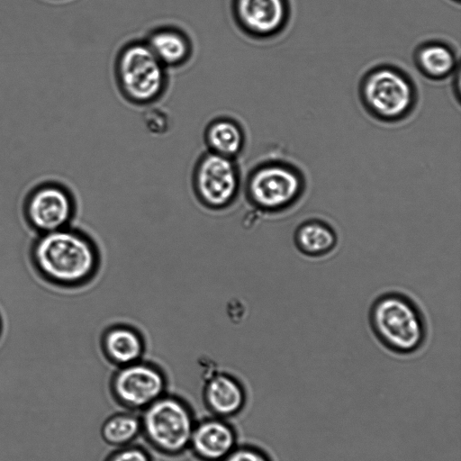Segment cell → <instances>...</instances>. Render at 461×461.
Wrapping results in <instances>:
<instances>
[{"label": "cell", "mask_w": 461, "mask_h": 461, "mask_svg": "<svg viewBox=\"0 0 461 461\" xmlns=\"http://www.w3.org/2000/svg\"><path fill=\"white\" fill-rule=\"evenodd\" d=\"M76 209L71 193L58 184L37 186L27 195L22 207L27 226L36 234L68 227Z\"/></svg>", "instance_id": "ba28073f"}, {"label": "cell", "mask_w": 461, "mask_h": 461, "mask_svg": "<svg viewBox=\"0 0 461 461\" xmlns=\"http://www.w3.org/2000/svg\"><path fill=\"white\" fill-rule=\"evenodd\" d=\"M115 75L121 92L132 104L153 103L166 89V68L143 40L131 41L121 49Z\"/></svg>", "instance_id": "5b68a950"}, {"label": "cell", "mask_w": 461, "mask_h": 461, "mask_svg": "<svg viewBox=\"0 0 461 461\" xmlns=\"http://www.w3.org/2000/svg\"><path fill=\"white\" fill-rule=\"evenodd\" d=\"M248 400L246 387L235 375L218 370L205 374L202 401L210 415L230 420L240 414Z\"/></svg>", "instance_id": "8fae6325"}, {"label": "cell", "mask_w": 461, "mask_h": 461, "mask_svg": "<svg viewBox=\"0 0 461 461\" xmlns=\"http://www.w3.org/2000/svg\"><path fill=\"white\" fill-rule=\"evenodd\" d=\"M370 323L382 344L397 354L413 353L426 339L422 313L409 297L399 293L384 294L375 301Z\"/></svg>", "instance_id": "3957f363"}, {"label": "cell", "mask_w": 461, "mask_h": 461, "mask_svg": "<svg viewBox=\"0 0 461 461\" xmlns=\"http://www.w3.org/2000/svg\"><path fill=\"white\" fill-rule=\"evenodd\" d=\"M221 461H273L262 447L251 444H238Z\"/></svg>", "instance_id": "ffe728a7"}, {"label": "cell", "mask_w": 461, "mask_h": 461, "mask_svg": "<svg viewBox=\"0 0 461 461\" xmlns=\"http://www.w3.org/2000/svg\"><path fill=\"white\" fill-rule=\"evenodd\" d=\"M238 444V433L231 422L210 415L196 420L188 451L198 461H221Z\"/></svg>", "instance_id": "30bf717a"}, {"label": "cell", "mask_w": 461, "mask_h": 461, "mask_svg": "<svg viewBox=\"0 0 461 461\" xmlns=\"http://www.w3.org/2000/svg\"><path fill=\"white\" fill-rule=\"evenodd\" d=\"M305 179L302 171L285 161H267L249 174L246 190L259 210L278 212L293 206L303 195Z\"/></svg>", "instance_id": "8992f818"}, {"label": "cell", "mask_w": 461, "mask_h": 461, "mask_svg": "<svg viewBox=\"0 0 461 461\" xmlns=\"http://www.w3.org/2000/svg\"><path fill=\"white\" fill-rule=\"evenodd\" d=\"M140 417L141 436L154 451L167 457L188 451L197 419L184 397L167 392L141 411Z\"/></svg>", "instance_id": "7a4b0ae2"}, {"label": "cell", "mask_w": 461, "mask_h": 461, "mask_svg": "<svg viewBox=\"0 0 461 461\" xmlns=\"http://www.w3.org/2000/svg\"><path fill=\"white\" fill-rule=\"evenodd\" d=\"M1 332H2V320H1V317H0V335H1Z\"/></svg>", "instance_id": "44dd1931"}, {"label": "cell", "mask_w": 461, "mask_h": 461, "mask_svg": "<svg viewBox=\"0 0 461 461\" xmlns=\"http://www.w3.org/2000/svg\"><path fill=\"white\" fill-rule=\"evenodd\" d=\"M167 388L165 371L143 359L117 367L109 380L113 400L124 410L139 413L167 393Z\"/></svg>", "instance_id": "52a82bcc"}, {"label": "cell", "mask_w": 461, "mask_h": 461, "mask_svg": "<svg viewBox=\"0 0 461 461\" xmlns=\"http://www.w3.org/2000/svg\"><path fill=\"white\" fill-rule=\"evenodd\" d=\"M100 435L114 448L133 444L141 436L140 413L124 410L111 414L103 421Z\"/></svg>", "instance_id": "ac0fdd59"}, {"label": "cell", "mask_w": 461, "mask_h": 461, "mask_svg": "<svg viewBox=\"0 0 461 461\" xmlns=\"http://www.w3.org/2000/svg\"><path fill=\"white\" fill-rule=\"evenodd\" d=\"M359 97L375 119L395 122L405 119L417 103V90L407 73L392 65L370 69L359 84Z\"/></svg>", "instance_id": "277c9868"}, {"label": "cell", "mask_w": 461, "mask_h": 461, "mask_svg": "<svg viewBox=\"0 0 461 461\" xmlns=\"http://www.w3.org/2000/svg\"><path fill=\"white\" fill-rule=\"evenodd\" d=\"M294 243L303 254L321 257L334 249L338 237L328 223L321 220H309L296 229Z\"/></svg>", "instance_id": "e0dca14e"}, {"label": "cell", "mask_w": 461, "mask_h": 461, "mask_svg": "<svg viewBox=\"0 0 461 461\" xmlns=\"http://www.w3.org/2000/svg\"><path fill=\"white\" fill-rule=\"evenodd\" d=\"M144 41L166 68L183 65L192 54L190 40L177 28H156Z\"/></svg>", "instance_id": "5bb4252c"}, {"label": "cell", "mask_w": 461, "mask_h": 461, "mask_svg": "<svg viewBox=\"0 0 461 461\" xmlns=\"http://www.w3.org/2000/svg\"><path fill=\"white\" fill-rule=\"evenodd\" d=\"M29 258L39 276L55 287L85 285L98 268V251L82 231L66 227L37 234Z\"/></svg>", "instance_id": "6da1fadb"}, {"label": "cell", "mask_w": 461, "mask_h": 461, "mask_svg": "<svg viewBox=\"0 0 461 461\" xmlns=\"http://www.w3.org/2000/svg\"><path fill=\"white\" fill-rule=\"evenodd\" d=\"M105 358L116 367L141 360L145 345L140 334L133 328L117 325L108 329L102 338Z\"/></svg>", "instance_id": "4fadbf2b"}, {"label": "cell", "mask_w": 461, "mask_h": 461, "mask_svg": "<svg viewBox=\"0 0 461 461\" xmlns=\"http://www.w3.org/2000/svg\"><path fill=\"white\" fill-rule=\"evenodd\" d=\"M104 461H154L147 448L138 444L114 448Z\"/></svg>", "instance_id": "d6986e66"}, {"label": "cell", "mask_w": 461, "mask_h": 461, "mask_svg": "<svg viewBox=\"0 0 461 461\" xmlns=\"http://www.w3.org/2000/svg\"><path fill=\"white\" fill-rule=\"evenodd\" d=\"M414 62L419 71L432 80H442L459 68L454 50L445 42L427 41L416 49Z\"/></svg>", "instance_id": "9a60e30c"}, {"label": "cell", "mask_w": 461, "mask_h": 461, "mask_svg": "<svg viewBox=\"0 0 461 461\" xmlns=\"http://www.w3.org/2000/svg\"><path fill=\"white\" fill-rule=\"evenodd\" d=\"M204 141L208 151L235 159L244 148L245 134L235 120L219 117L206 126Z\"/></svg>", "instance_id": "2e32d148"}, {"label": "cell", "mask_w": 461, "mask_h": 461, "mask_svg": "<svg viewBox=\"0 0 461 461\" xmlns=\"http://www.w3.org/2000/svg\"><path fill=\"white\" fill-rule=\"evenodd\" d=\"M240 171L235 159L207 150L194 170V187L201 202L213 209L228 206L240 189Z\"/></svg>", "instance_id": "9c48e42d"}, {"label": "cell", "mask_w": 461, "mask_h": 461, "mask_svg": "<svg viewBox=\"0 0 461 461\" xmlns=\"http://www.w3.org/2000/svg\"><path fill=\"white\" fill-rule=\"evenodd\" d=\"M238 25L255 39H269L284 31L288 22L284 0H237Z\"/></svg>", "instance_id": "7c38bea8"}]
</instances>
